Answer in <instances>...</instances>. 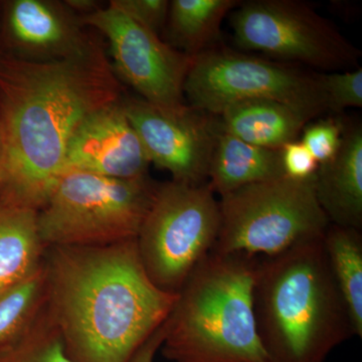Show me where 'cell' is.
I'll list each match as a JSON object with an SVG mask.
<instances>
[{
	"label": "cell",
	"instance_id": "obj_7",
	"mask_svg": "<svg viewBox=\"0 0 362 362\" xmlns=\"http://www.w3.org/2000/svg\"><path fill=\"white\" fill-rule=\"evenodd\" d=\"M221 226L220 204L207 182L158 183L136 238L151 282L177 294L195 267L213 251Z\"/></svg>",
	"mask_w": 362,
	"mask_h": 362
},
{
	"label": "cell",
	"instance_id": "obj_27",
	"mask_svg": "<svg viewBox=\"0 0 362 362\" xmlns=\"http://www.w3.org/2000/svg\"><path fill=\"white\" fill-rule=\"evenodd\" d=\"M65 4L80 18L90 16L103 7L96 0H65Z\"/></svg>",
	"mask_w": 362,
	"mask_h": 362
},
{
	"label": "cell",
	"instance_id": "obj_25",
	"mask_svg": "<svg viewBox=\"0 0 362 362\" xmlns=\"http://www.w3.org/2000/svg\"><path fill=\"white\" fill-rule=\"evenodd\" d=\"M281 151L284 175L293 180H310L315 175L319 164L301 141L284 145Z\"/></svg>",
	"mask_w": 362,
	"mask_h": 362
},
{
	"label": "cell",
	"instance_id": "obj_28",
	"mask_svg": "<svg viewBox=\"0 0 362 362\" xmlns=\"http://www.w3.org/2000/svg\"><path fill=\"white\" fill-rule=\"evenodd\" d=\"M2 159H4V142H2L1 132H0V168H1Z\"/></svg>",
	"mask_w": 362,
	"mask_h": 362
},
{
	"label": "cell",
	"instance_id": "obj_10",
	"mask_svg": "<svg viewBox=\"0 0 362 362\" xmlns=\"http://www.w3.org/2000/svg\"><path fill=\"white\" fill-rule=\"evenodd\" d=\"M81 21L108 40L112 68L120 82L165 113L178 115L189 109L183 87L194 57L171 47L111 2Z\"/></svg>",
	"mask_w": 362,
	"mask_h": 362
},
{
	"label": "cell",
	"instance_id": "obj_24",
	"mask_svg": "<svg viewBox=\"0 0 362 362\" xmlns=\"http://www.w3.org/2000/svg\"><path fill=\"white\" fill-rule=\"evenodd\" d=\"M110 2L159 37L165 28L170 6L168 0H111Z\"/></svg>",
	"mask_w": 362,
	"mask_h": 362
},
{
	"label": "cell",
	"instance_id": "obj_23",
	"mask_svg": "<svg viewBox=\"0 0 362 362\" xmlns=\"http://www.w3.org/2000/svg\"><path fill=\"white\" fill-rule=\"evenodd\" d=\"M344 125L334 119H326L305 126L301 142L317 163H325L337 156L341 144Z\"/></svg>",
	"mask_w": 362,
	"mask_h": 362
},
{
	"label": "cell",
	"instance_id": "obj_8",
	"mask_svg": "<svg viewBox=\"0 0 362 362\" xmlns=\"http://www.w3.org/2000/svg\"><path fill=\"white\" fill-rule=\"evenodd\" d=\"M183 90L190 108L211 116L252 100L289 105L311 118L327 111L319 75L232 49L211 47L195 56Z\"/></svg>",
	"mask_w": 362,
	"mask_h": 362
},
{
	"label": "cell",
	"instance_id": "obj_4",
	"mask_svg": "<svg viewBox=\"0 0 362 362\" xmlns=\"http://www.w3.org/2000/svg\"><path fill=\"white\" fill-rule=\"evenodd\" d=\"M258 257L211 251L177 293L162 356L171 362H268L255 322Z\"/></svg>",
	"mask_w": 362,
	"mask_h": 362
},
{
	"label": "cell",
	"instance_id": "obj_2",
	"mask_svg": "<svg viewBox=\"0 0 362 362\" xmlns=\"http://www.w3.org/2000/svg\"><path fill=\"white\" fill-rule=\"evenodd\" d=\"M45 268L47 307L75 362H130L177 300L145 273L136 239L49 247Z\"/></svg>",
	"mask_w": 362,
	"mask_h": 362
},
{
	"label": "cell",
	"instance_id": "obj_26",
	"mask_svg": "<svg viewBox=\"0 0 362 362\" xmlns=\"http://www.w3.org/2000/svg\"><path fill=\"white\" fill-rule=\"evenodd\" d=\"M166 334V321L143 343L130 362H154L157 352L160 350Z\"/></svg>",
	"mask_w": 362,
	"mask_h": 362
},
{
	"label": "cell",
	"instance_id": "obj_13",
	"mask_svg": "<svg viewBox=\"0 0 362 362\" xmlns=\"http://www.w3.org/2000/svg\"><path fill=\"white\" fill-rule=\"evenodd\" d=\"M121 99L90 114L78 126L66 151V171L119 180L148 175L151 163Z\"/></svg>",
	"mask_w": 362,
	"mask_h": 362
},
{
	"label": "cell",
	"instance_id": "obj_17",
	"mask_svg": "<svg viewBox=\"0 0 362 362\" xmlns=\"http://www.w3.org/2000/svg\"><path fill=\"white\" fill-rule=\"evenodd\" d=\"M45 251L37 211L0 202V294L40 270Z\"/></svg>",
	"mask_w": 362,
	"mask_h": 362
},
{
	"label": "cell",
	"instance_id": "obj_3",
	"mask_svg": "<svg viewBox=\"0 0 362 362\" xmlns=\"http://www.w3.org/2000/svg\"><path fill=\"white\" fill-rule=\"evenodd\" d=\"M252 310L268 362H324L354 335L323 238L259 259Z\"/></svg>",
	"mask_w": 362,
	"mask_h": 362
},
{
	"label": "cell",
	"instance_id": "obj_15",
	"mask_svg": "<svg viewBox=\"0 0 362 362\" xmlns=\"http://www.w3.org/2000/svg\"><path fill=\"white\" fill-rule=\"evenodd\" d=\"M280 150L243 141L221 127L218 121L207 185L223 197L252 183L284 176Z\"/></svg>",
	"mask_w": 362,
	"mask_h": 362
},
{
	"label": "cell",
	"instance_id": "obj_20",
	"mask_svg": "<svg viewBox=\"0 0 362 362\" xmlns=\"http://www.w3.org/2000/svg\"><path fill=\"white\" fill-rule=\"evenodd\" d=\"M47 303L44 265L21 284L0 294V352L21 339Z\"/></svg>",
	"mask_w": 362,
	"mask_h": 362
},
{
	"label": "cell",
	"instance_id": "obj_14",
	"mask_svg": "<svg viewBox=\"0 0 362 362\" xmlns=\"http://www.w3.org/2000/svg\"><path fill=\"white\" fill-rule=\"evenodd\" d=\"M317 201L330 223L362 228V127L344 126L337 156L314 175Z\"/></svg>",
	"mask_w": 362,
	"mask_h": 362
},
{
	"label": "cell",
	"instance_id": "obj_5",
	"mask_svg": "<svg viewBox=\"0 0 362 362\" xmlns=\"http://www.w3.org/2000/svg\"><path fill=\"white\" fill-rule=\"evenodd\" d=\"M158 183L68 170L37 211L40 239L52 246H104L137 238Z\"/></svg>",
	"mask_w": 362,
	"mask_h": 362
},
{
	"label": "cell",
	"instance_id": "obj_16",
	"mask_svg": "<svg viewBox=\"0 0 362 362\" xmlns=\"http://www.w3.org/2000/svg\"><path fill=\"white\" fill-rule=\"evenodd\" d=\"M216 117L223 129L243 141L275 150L295 141L312 119L289 105L271 100L230 105Z\"/></svg>",
	"mask_w": 362,
	"mask_h": 362
},
{
	"label": "cell",
	"instance_id": "obj_22",
	"mask_svg": "<svg viewBox=\"0 0 362 362\" xmlns=\"http://www.w3.org/2000/svg\"><path fill=\"white\" fill-rule=\"evenodd\" d=\"M327 111L340 113L347 108L362 107V69L319 75Z\"/></svg>",
	"mask_w": 362,
	"mask_h": 362
},
{
	"label": "cell",
	"instance_id": "obj_18",
	"mask_svg": "<svg viewBox=\"0 0 362 362\" xmlns=\"http://www.w3.org/2000/svg\"><path fill=\"white\" fill-rule=\"evenodd\" d=\"M239 4L237 0H173L164 28L166 42L192 57L211 49L223 18Z\"/></svg>",
	"mask_w": 362,
	"mask_h": 362
},
{
	"label": "cell",
	"instance_id": "obj_29",
	"mask_svg": "<svg viewBox=\"0 0 362 362\" xmlns=\"http://www.w3.org/2000/svg\"><path fill=\"white\" fill-rule=\"evenodd\" d=\"M0 7H1V1H0Z\"/></svg>",
	"mask_w": 362,
	"mask_h": 362
},
{
	"label": "cell",
	"instance_id": "obj_19",
	"mask_svg": "<svg viewBox=\"0 0 362 362\" xmlns=\"http://www.w3.org/2000/svg\"><path fill=\"white\" fill-rule=\"evenodd\" d=\"M323 247L341 293L354 335L362 337V235L361 230L330 223Z\"/></svg>",
	"mask_w": 362,
	"mask_h": 362
},
{
	"label": "cell",
	"instance_id": "obj_6",
	"mask_svg": "<svg viewBox=\"0 0 362 362\" xmlns=\"http://www.w3.org/2000/svg\"><path fill=\"white\" fill-rule=\"evenodd\" d=\"M221 226L213 251L276 256L320 239L330 221L317 201L314 176H281L221 197Z\"/></svg>",
	"mask_w": 362,
	"mask_h": 362
},
{
	"label": "cell",
	"instance_id": "obj_21",
	"mask_svg": "<svg viewBox=\"0 0 362 362\" xmlns=\"http://www.w3.org/2000/svg\"><path fill=\"white\" fill-rule=\"evenodd\" d=\"M0 362H75L66 351L47 303L30 329L0 352Z\"/></svg>",
	"mask_w": 362,
	"mask_h": 362
},
{
	"label": "cell",
	"instance_id": "obj_12",
	"mask_svg": "<svg viewBox=\"0 0 362 362\" xmlns=\"http://www.w3.org/2000/svg\"><path fill=\"white\" fill-rule=\"evenodd\" d=\"M65 1L2 0L0 54L28 62L80 58L103 42Z\"/></svg>",
	"mask_w": 362,
	"mask_h": 362
},
{
	"label": "cell",
	"instance_id": "obj_11",
	"mask_svg": "<svg viewBox=\"0 0 362 362\" xmlns=\"http://www.w3.org/2000/svg\"><path fill=\"white\" fill-rule=\"evenodd\" d=\"M121 104L150 163L168 170L177 182L206 183L218 118H209V114L190 107L185 113L173 115L125 93Z\"/></svg>",
	"mask_w": 362,
	"mask_h": 362
},
{
	"label": "cell",
	"instance_id": "obj_9",
	"mask_svg": "<svg viewBox=\"0 0 362 362\" xmlns=\"http://www.w3.org/2000/svg\"><path fill=\"white\" fill-rule=\"evenodd\" d=\"M230 16L235 44L282 63L332 71L356 66L361 52L310 4L298 0H251Z\"/></svg>",
	"mask_w": 362,
	"mask_h": 362
},
{
	"label": "cell",
	"instance_id": "obj_1",
	"mask_svg": "<svg viewBox=\"0 0 362 362\" xmlns=\"http://www.w3.org/2000/svg\"><path fill=\"white\" fill-rule=\"evenodd\" d=\"M124 93L104 44L54 62L0 54V202L39 211L65 173L78 126Z\"/></svg>",
	"mask_w": 362,
	"mask_h": 362
}]
</instances>
